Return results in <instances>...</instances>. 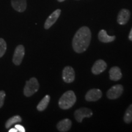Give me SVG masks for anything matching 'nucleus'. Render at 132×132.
Wrapping results in <instances>:
<instances>
[{"label": "nucleus", "mask_w": 132, "mask_h": 132, "mask_svg": "<svg viewBox=\"0 0 132 132\" xmlns=\"http://www.w3.org/2000/svg\"><path fill=\"white\" fill-rule=\"evenodd\" d=\"M6 97V93L4 90H0V108L4 105V99Z\"/></svg>", "instance_id": "obj_20"}, {"label": "nucleus", "mask_w": 132, "mask_h": 132, "mask_svg": "<svg viewBox=\"0 0 132 132\" xmlns=\"http://www.w3.org/2000/svg\"><path fill=\"white\" fill-rule=\"evenodd\" d=\"M98 40L102 42L109 43L115 40L116 36H110L107 34L106 31L104 29H102L99 31L98 34Z\"/></svg>", "instance_id": "obj_15"}, {"label": "nucleus", "mask_w": 132, "mask_h": 132, "mask_svg": "<svg viewBox=\"0 0 132 132\" xmlns=\"http://www.w3.org/2000/svg\"><path fill=\"white\" fill-rule=\"evenodd\" d=\"M64 1H65V0H57V1H59V2H63Z\"/></svg>", "instance_id": "obj_24"}, {"label": "nucleus", "mask_w": 132, "mask_h": 132, "mask_svg": "<svg viewBox=\"0 0 132 132\" xmlns=\"http://www.w3.org/2000/svg\"><path fill=\"white\" fill-rule=\"evenodd\" d=\"M18 130L16 129L15 128H11L9 130V132H17Z\"/></svg>", "instance_id": "obj_23"}, {"label": "nucleus", "mask_w": 132, "mask_h": 132, "mask_svg": "<svg viewBox=\"0 0 132 132\" xmlns=\"http://www.w3.org/2000/svg\"><path fill=\"white\" fill-rule=\"evenodd\" d=\"M93 114L92 110L87 108H81L77 110L74 113L75 119L81 123L85 118H90Z\"/></svg>", "instance_id": "obj_5"}, {"label": "nucleus", "mask_w": 132, "mask_h": 132, "mask_svg": "<svg viewBox=\"0 0 132 132\" xmlns=\"http://www.w3.org/2000/svg\"><path fill=\"white\" fill-rule=\"evenodd\" d=\"M123 92V87L121 85L113 86L107 91L106 96L109 99L114 100L121 96Z\"/></svg>", "instance_id": "obj_4"}, {"label": "nucleus", "mask_w": 132, "mask_h": 132, "mask_svg": "<svg viewBox=\"0 0 132 132\" xmlns=\"http://www.w3.org/2000/svg\"><path fill=\"white\" fill-rule=\"evenodd\" d=\"M91 40V32L87 26H82L74 36L72 40L73 50L77 53L85 52L89 46Z\"/></svg>", "instance_id": "obj_1"}, {"label": "nucleus", "mask_w": 132, "mask_h": 132, "mask_svg": "<svg viewBox=\"0 0 132 132\" xmlns=\"http://www.w3.org/2000/svg\"><path fill=\"white\" fill-rule=\"evenodd\" d=\"M15 128L18 130V131L20 132H25V128H24L22 125L16 124L15 125Z\"/></svg>", "instance_id": "obj_21"}, {"label": "nucleus", "mask_w": 132, "mask_h": 132, "mask_svg": "<svg viewBox=\"0 0 132 132\" xmlns=\"http://www.w3.org/2000/svg\"><path fill=\"white\" fill-rule=\"evenodd\" d=\"M130 17V12L127 9H122L120 11L118 15L117 21L120 25H124L127 23Z\"/></svg>", "instance_id": "obj_11"}, {"label": "nucleus", "mask_w": 132, "mask_h": 132, "mask_svg": "<svg viewBox=\"0 0 132 132\" xmlns=\"http://www.w3.org/2000/svg\"><path fill=\"white\" fill-rule=\"evenodd\" d=\"M11 4L12 7L19 12H24L27 6L26 0H11Z\"/></svg>", "instance_id": "obj_12"}, {"label": "nucleus", "mask_w": 132, "mask_h": 132, "mask_svg": "<svg viewBox=\"0 0 132 132\" xmlns=\"http://www.w3.org/2000/svg\"><path fill=\"white\" fill-rule=\"evenodd\" d=\"M75 70L71 66H67L62 71V79L67 83H70L75 80Z\"/></svg>", "instance_id": "obj_7"}, {"label": "nucleus", "mask_w": 132, "mask_h": 132, "mask_svg": "<svg viewBox=\"0 0 132 132\" xmlns=\"http://www.w3.org/2000/svg\"><path fill=\"white\" fill-rule=\"evenodd\" d=\"M107 64L102 59H98L94 64L92 67V72L94 75H99L106 70Z\"/></svg>", "instance_id": "obj_10"}, {"label": "nucleus", "mask_w": 132, "mask_h": 132, "mask_svg": "<svg viewBox=\"0 0 132 132\" xmlns=\"http://www.w3.org/2000/svg\"><path fill=\"white\" fill-rule=\"evenodd\" d=\"M128 39L130 41H132V28L131 29V31H130L129 36H128Z\"/></svg>", "instance_id": "obj_22"}, {"label": "nucleus", "mask_w": 132, "mask_h": 132, "mask_svg": "<svg viewBox=\"0 0 132 132\" xmlns=\"http://www.w3.org/2000/svg\"><path fill=\"white\" fill-rule=\"evenodd\" d=\"M123 120L126 123H130L132 122V104L127 109L123 116Z\"/></svg>", "instance_id": "obj_18"}, {"label": "nucleus", "mask_w": 132, "mask_h": 132, "mask_svg": "<svg viewBox=\"0 0 132 132\" xmlns=\"http://www.w3.org/2000/svg\"><path fill=\"white\" fill-rule=\"evenodd\" d=\"M50 100V95H45L37 105V109L38 111H42L44 110H45L47 108L48 105Z\"/></svg>", "instance_id": "obj_16"}, {"label": "nucleus", "mask_w": 132, "mask_h": 132, "mask_svg": "<svg viewBox=\"0 0 132 132\" xmlns=\"http://www.w3.org/2000/svg\"><path fill=\"white\" fill-rule=\"evenodd\" d=\"M24 53V47L22 45H18L15 50L14 56H13L12 61L16 65H20L23 59Z\"/></svg>", "instance_id": "obj_6"}, {"label": "nucleus", "mask_w": 132, "mask_h": 132, "mask_svg": "<svg viewBox=\"0 0 132 132\" xmlns=\"http://www.w3.org/2000/svg\"><path fill=\"white\" fill-rule=\"evenodd\" d=\"M77 97L73 90H68L62 95L59 100V106L62 110H68L75 103Z\"/></svg>", "instance_id": "obj_2"}, {"label": "nucleus", "mask_w": 132, "mask_h": 132, "mask_svg": "<svg viewBox=\"0 0 132 132\" xmlns=\"http://www.w3.org/2000/svg\"><path fill=\"white\" fill-rule=\"evenodd\" d=\"M39 89V83L37 79L34 77L26 82L24 87V95L26 97H31L38 91Z\"/></svg>", "instance_id": "obj_3"}, {"label": "nucleus", "mask_w": 132, "mask_h": 132, "mask_svg": "<svg viewBox=\"0 0 132 132\" xmlns=\"http://www.w3.org/2000/svg\"><path fill=\"white\" fill-rule=\"evenodd\" d=\"M109 74H110V80L114 81H119L122 77L121 70L119 67H117V66H114V67H111L110 70V72H109Z\"/></svg>", "instance_id": "obj_13"}, {"label": "nucleus", "mask_w": 132, "mask_h": 132, "mask_svg": "<svg viewBox=\"0 0 132 132\" xmlns=\"http://www.w3.org/2000/svg\"><path fill=\"white\" fill-rule=\"evenodd\" d=\"M71 126H72L71 120L69 119H64L57 123L56 127L59 131L65 132L70 129Z\"/></svg>", "instance_id": "obj_14"}, {"label": "nucleus", "mask_w": 132, "mask_h": 132, "mask_svg": "<svg viewBox=\"0 0 132 132\" xmlns=\"http://www.w3.org/2000/svg\"><path fill=\"white\" fill-rule=\"evenodd\" d=\"M21 118L20 116H15L12 118L9 119L6 122L5 126L6 128H9L11 126L14 124H16L17 123H20L21 122Z\"/></svg>", "instance_id": "obj_17"}, {"label": "nucleus", "mask_w": 132, "mask_h": 132, "mask_svg": "<svg viewBox=\"0 0 132 132\" xmlns=\"http://www.w3.org/2000/svg\"><path fill=\"white\" fill-rule=\"evenodd\" d=\"M7 48V45L4 39L0 38V57L4 56Z\"/></svg>", "instance_id": "obj_19"}, {"label": "nucleus", "mask_w": 132, "mask_h": 132, "mask_svg": "<svg viewBox=\"0 0 132 132\" xmlns=\"http://www.w3.org/2000/svg\"><path fill=\"white\" fill-rule=\"evenodd\" d=\"M102 92L98 89H92L88 90L85 95L86 100L88 102H96L101 98Z\"/></svg>", "instance_id": "obj_8"}, {"label": "nucleus", "mask_w": 132, "mask_h": 132, "mask_svg": "<svg viewBox=\"0 0 132 132\" xmlns=\"http://www.w3.org/2000/svg\"><path fill=\"white\" fill-rule=\"evenodd\" d=\"M61 13V9H56L48 17L47 20L45 21V24H44L45 29H49L50 28L52 27L55 23V22L57 21V20L58 19L59 16H60Z\"/></svg>", "instance_id": "obj_9"}]
</instances>
